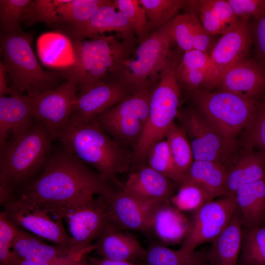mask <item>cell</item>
<instances>
[{
    "mask_svg": "<svg viewBox=\"0 0 265 265\" xmlns=\"http://www.w3.org/2000/svg\"><path fill=\"white\" fill-rule=\"evenodd\" d=\"M118 191L63 148L52 154L42 172L12 201L27 209H39L61 220L94 198V195L109 200Z\"/></svg>",
    "mask_w": 265,
    "mask_h": 265,
    "instance_id": "cell-1",
    "label": "cell"
},
{
    "mask_svg": "<svg viewBox=\"0 0 265 265\" xmlns=\"http://www.w3.org/2000/svg\"><path fill=\"white\" fill-rule=\"evenodd\" d=\"M0 43L2 62L13 91L33 96L56 87L58 75L41 67L31 48L29 34L1 33Z\"/></svg>",
    "mask_w": 265,
    "mask_h": 265,
    "instance_id": "cell-5",
    "label": "cell"
},
{
    "mask_svg": "<svg viewBox=\"0 0 265 265\" xmlns=\"http://www.w3.org/2000/svg\"><path fill=\"white\" fill-rule=\"evenodd\" d=\"M235 16L240 20L248 21L256 18L265 5V0H227Z\"/></svg>",
    "mask_w": 265,
    "mask_h": 265,
    "instance_id": "cell-43",
    "label": "cell"
},
{
    "mask_svg": "<svg viewBox=\"0 0 265 265\" xmlns=\"http://www.w3.org/2000/svg\"><path fill=\"white\" fill-rule=\"evenodd\" d=\"M177 117L189 140L194 160L214 161L229 168L234 162L237 142L224 139L198 111L185 110Z\"/></svg>",
    "mask_w": 265,
    "mask_h": 265,
    "instance_id": "cell-10",
    "label": "cell"
},
{
    "mask_svg": "<svg viewBox=\"0 0 265 265\" xmlns=\"http://www.w3.org/2000/svg\"><path fill=\"white\" fill-rule=\"evenodd\" d=\"M113 3L115 8L127 17L140 42L150 34L145 10L138 0H114Z\"/></svg>",
    "mask_w": 265,
    "mask_h": 265,
    "instance_id": "cell-40",
    "label": "cell"
},
{
    "mask_svg": "<svg viewBox=\"0 0 265 265\" xmlns=\"http://www.w3.org/2000/svg\"><path fill=\"white\" fill-rule=\"evenodd\" d=\"M119 38L118 35H102L72 40L75 61L63 72V76L81 92L105 81L108 74L116 75L132 45Z\"/></svg>",
    "mask_w": 265,
    "mask_h": 265,
    "instance_id": "cell-4",
    "label": "cell"
},
{
    "mask_svg": "<svg viewBox=\"0 0 265 265\" xmlns=\"http://www.w3.org/2000/svg\"><path fill=\"white\" fill-rule=\"evenodd\" d=\"M72 239L70 249L73 256L83 260L93 250L91 242L112 223L108 200L99 195L71 212L65 218Z\"/></svg>",
    "mask_w": 265,
    "mask_h": 265,
    "instance_id": "cell-11",
    "label": "cell"
},
{
    "mask_svg": "<svg viewBox=\"0 0 265 265\" xmlns=\"http://www.w3.org/2000/svg\"><path fill=\"white\" fill-rule=\"evenodd\" d=\"M112 223L122 230L137 231L151 235L149 207L135 198L118 191L108 200Z\"/></svg>",
    "mask_w": 265,
    "mask_h": 265,
    "instance_id": "cell-25",
    "label": "cell"
},
{
    "mask_svg": "<svg viewBox=\"0 0 265 265\" xmlns=\"http://www.w3.org/2000/svg\"><path fill=\"white\" fill-rule=\"evenodd\" d=\"M31 0H0L1 32L11 34L22 31L20 22Z\"/></svg>",
    "mask_w": 265,
    "mask_h": 265,
    "instance_id": "cell-39",
    "label": "cell"
},
{
    "mask_svg": "<svg viewBox=\"0 0 265 265\" xmlns=\"http://www.w3.org/2000/svg\"><path fill=\"white\" fill-rule=\"evenodd\" d=\"M152 90L132 92L95 119L120 143L136 147L148 119Z\"/></svg>",
    "mask_w": 265,
    "mask_h": 265,
    "instance_id": "cell-9",
    "label": "cell"
},
{
    "mask_svg": "<svg viewBox=\"0 0 265 265\" xmlns=\"http://www.w3.org/2000/svg\"><path fill=\"white\" fill-rule=\"evenodd\" d=\"M255 19L254 35L256 47L260 54L265 60V5Z\"/></svg>",
    "mask_w": 265,
    "mask_h": 265,
    "instance_id": "cell-44",
    "label": "cell"
},
{
    "mask_svg": "<svg viewBox=\"0 0 265 265\" xmlns=\"http://www.w3.org/2000/svg\"><path fill=\"white\" fill-rule=\"evenodd\" d=\"M76 86L67 80L41 94L30 96L34 116L54 139L68 125L74 111L78 95Z\"/></svg>",
    "mask_w": 265,
    "mask_h": 265,
    "instance_id": "cell-14",
    "label": "cell"
},
{
    "mask_svg": "<svg viewBox=\"0 0 265 265\" xmlns=\"http://www.w3.org/2000/svg\"><path fill=\"white\" fill-rule=\"evenodd\" d=\"M151 235L163 244L182 242L190 226V220L170 201L152 203L149 208Z\"/></svg>",
    "mask_w": 265,
    "mask_h": 265,
    "instance_id": "cell-22",
    "label": "cell"
},
{
    "mask_svg": "<svg viewBox=\"0 0 265 265\" xmlns=\"http://www.w3.org/2000/svg\"><path fill=\"white\" fill-rule=\"evenodd\" d=\"M19 227L0 212V265H21L23 260L13 247Z\"/></svg>",
    "mask_w": 265,
    "mask_h": 265,
    "instance_id": "cell-41",
    "label": "cell"
},
{
    "mask_svg": "<svg viewBox=\"0 0 265 265\" xmlns=\"http://www.w3.org/2000/svg\"><path fill=\"white\" fill-rule=\"evenodd\" d=\"M179 62L176 55L171 56L160 73L158 84L152 90L147 122L133 152L139 160L145 159L151 147L165 138L179 113L181 96L176 75Z\"/></svg>",
    "mask_w": 265,
    "mask_h": 265,
    "instance_id": "cell-6",
    "label": "cell"
},
{
    "mask_svg": "<svg viewBox=\"0 0 265 265\" xmlns=\"http://www.w3.org/2000/svg\"><path fill=\"white\" fill-rule=\"evenodd\" d=\"M194 101L198 111L224 139L236 142L255 112L259 100H251L220 90H196Z\"/></svg>",
    "mask_w": 265,
    "mask_h": 265,
    "instance_id": "cell-8",
    "label": "cell"
},
{
    "mask_svg": "<svg viewBox=\"0 0 265 265\" xmlns=\"http://www.w3.org/2000/svg\"><path fill=\"white\" fill-rule=\"evenodd\" d=\"M228 171L227 166L218 162L194 160L186 175V180L202 184L215 198L224 195Z\"/></svg>",
    "mask_w": 265,
    "mask_h": 265,
    "instance_id": "cell-32",
    "label": "cell"
},
{
    "mask_svg": "<svg viewBox=\"0 0 265 265\" xmlns=\"http://www.w3.org/2000/svg\"><path fill=\"white\" fill-rule=\"evenodd\" d=\"M238 264L265 265V225L243 229Z\"/></svg>",
    "mask_w": 265,
    "mask_h": 265,
    "instance_id": "cell-35",
    "label": "cell"
},
{
    "mask_svg": "<svg viewBox=\"0 0 265 265\" xmlns=\"http://www.w3.org/2000/svg\"><path fill=\"white\" fill-rule=\"evenodd\" d=\"M113 224L107 226L92 244L93 250L102 258L115 261L141 260L145 258L146 250L132 234L124 232Z\"/></svg>",
    "mask_w": 265,
    "mask_h": 265,
    "instance_id": "cell-24",
    "label": "cell"
},
{
    "mask_svg": "<svg viewBox=\"0 0 265 265\" xmlns=\"http://www.w3.org/2000/svg\"><path fill=\"white\" fill-rule=\"evenodd\" d=\"M131 91L119 81H104L80 92L69 124L79 126L89 122L131 94Z\"/></svg>",
    "mask_w": 265,
    "mask_h": 265,
    "instance_id": "cell-16",
    "label": "cell"
},
{
    "mask_svg": "<svg viewBox=\"0 0 265 265\" xmlns=\"http://www.w3.org/2000/svg\"><path fill=\"white\" fill-rule=\"evenodd\" d=\"M146 159L148 166L174 183L181 185L186 181V176L176 166L165 139L151 147Z\"/></svg>",
    "mask_w": 265,
    "mask_h": 265,
    "instance_id": "cell-33",
    "label": "cell"
},
{
    "mask_svg": "<svg viewBox=\"0 0 265 265\" xmlns=\"http://www.w3.org/2000/svg\"><path fill=\"white\" fill-rule=\"evenodd\" d=\"M199 14L201 24L210 35H224L240 23L227 0H187Z\"/></svg>",
    "mask_w": 265,
    "mask_h": 265,
    "instance_id": "cell-28",
    "label": "cell"
},
{
    "mask_svg": "<svg viewBox=\"0 0 265 265\" xmlns=\"http://www.w3.org/2000/svg\"><path fill=\"white\" fill-rule=\"evenodd\" d=\"M145 10L150 29H156L164 26L183 8L187 0H138Z\"/></svg>",
    "mask_w": 265,
    "mask_h": 265,
    "instance_id": "cell-37",
    "label": "cell"
},
{
    "mask_svg": "<svg viewBox=\"0 0 265 265\" xmlns=\"http://www.w3.org/2000/svg\"><path fill=\"white\" fill-rule=\"evenodd\" d=\"M173 181L148 165L131 172L121 191L145 203L169 200L173 196Z\"/></svg>",
    "mask_w": 265,
    "mask_h": 265,
    "instance_id": "cell-21",
    "label": "cell"
},
{
    "mask_svg": "<svg viewBox=\"0 0 265 265\" xmlns=\"http://www.w3.org/2000/svg\"><path fill=\"white\" fill-rule=\"evenodd\" d=\"M58 26L72 40L91 39L106 32H116L124 42L132 45L135 33L127 17L115 8L113 0H108L100 7L83 24Z\"/></svg>",
    "mask_w": 265,
    "mask_h": 265,
    "instance_id": "cell-17",
    "label": "cell"
},
{
    "mask_svg": "<svg viewBox=\"0 0 265 265\" xmlns=\"http://www.w3.org/2000/svg\"><path fill=\"white\" fill-rule=\"evenodd\" d=\"M146 250L142 261L145 265H209L206 248L186 253L171 249L160 241H153Z\"/></svg>",
    "mask_w": 265,
    "mask_h": 265,
    "instance_id": "cell-30",
    "label": "cell"
},
{
    "mask_svg": "<svg viewBox=\"0 0 265 265\" xmlns=\"http://www.w3.org/2000/svg\"><path fill=\"white\" fill-rule=\"evenodd\" d=\"M247 23L240 21L236 28L223 35L213 48L203 84L206 87L218 86L224 74L246 58L251 43V32Z\"/></svg>",
    "mask_w": 265,
    "mask_h": 265,
    "instance_id": "cell-15",
    "label": "cell"
},
{
    "mask_svg": "<svg viewBox=\"0 0 265 265\" xmlns=\"http://www.w3.org/2000/svg\"><path fill=\"white\" fill-rule=\"evenodd\" d=\"M13 247L23 260L39 265H91L76 258L68 248L49 245L41 238L19 227Z\"/></svg>",
    "mask_w": 265,
    "mask_h": 265,
    "instance_id": "cell-19",
    "label": "cell"
},
{
    "mask_svg": "<svg viewBox=\"0 0 265 265\" xmlns=\"http://www.w3.org/2000/svg\"><path fill=\"white\" fill-rule=\"evenodd\" d=\"M164 139L176 166L186 176L194 161L192 149L186 133L181 126L173 122L167 131Z\"/></svg>",
    "mask_w": 265,
    "mask_h": 265,
    "instance_id": "cell-36",
    "label": "cell"
},
{
    "mask_svg": "<svg viewBox=\"0 0 265 265\" xmlns=\"http://www.w3.org/2000/svg\"><path fill=\"white\" fill-rule=\"evenodd\" d=\"M235 196L212 201L193 212L188 231L179 249L192 252L200 244L212 241L226 227L236 208Z\"/></svg>",
    "mask_w": 265,
    "mask_h": 265,
    "instance_id": "cell-13",
    "label": "cell"
},
{
    "mask_svg": "<svg viewBox=\"0 0 265 265\" xmlns=\"http://www.w3.org/2000/svg\"><path fill=\"white\" fill-rule=\"evenodd\" d=\"M32 98L14 92L0 96V148L12 136L20 133L35 121Z\"/></svg>",
    "mask_w": 265,
    "mask_h": 265,
    "instance_id": "cell-23",
    "label": "cell"
},
{
    "mask_svg": "<svg viewBox=\"0 0 265 265\" xmlns=\"http://www.w3.org/2000/svg\"><path fill=\"white\" fill-rule=\"evenodd\" d=\"M196 17L193 13L179 15L169 22L171 37L185 52L194 49L193 39Z\"/></svg>",
    "mask_w": 265,
    "mask_h": 265,
    "instance_id": "cell-42",
    "label": "cell"
},
{
    "mask_svg": "<svg viewBox=\"0 0 265 265\" xmlns=\"http://www.w3.org/2000/svg\"><path fill=\"white\" fill-rule=\"evenodd\" d=\"M108 0H35L27 6L22 21L28 25L44 22L75 26L87 21Z\"/></svg>",
    "mask_w": 265,
    "mask_h": 265,
    "instance_id": "cell-12",
    "label": "cell"
},
{
    "mask_svg": "<svg viewBox=\"0 0 265 265\" xmlns=\"http://www.w3.org/2000/svg\"><path fill=\"white\" fill-rule=\"evenodd\" d=\"M7 74L2 61L0 63V96L11 94L15 92L7 85Z\"/></svg>",
    "mask_w": 265,
    "mask_h": 265,
    "instance_id": "cell-45",
    "label": "cell"
},
{
    "mask_svg": "<svg viewBox=\"0 0 265 265\" xmlns=\"http://www.w3.org/2000/svg\"><path fill=\"white\" fill-rule=\"evenodd\" d=\"M55 139L39 121L11 137L0 148V203L12 201L16 195L43 171Z\"/></svg>",
    "mask_w": 265,
    "mask_h": 265,
    "instance_id": "cell-2",
    "label": "cell"
},
{
    "mask_svg": "<svg viewBox=\"0 0 265 265\" xmlns=\"http://www.w3.org/2000/svg\"><path fill=\"white\" fill-rule=\"evenodd\" d=\"M215 197L203 185L198 182L186 180L180 185L176 194L170 199L171 204L183 211L194 212L213 201Z\"/></svg>",
    "mask_w": 265,
    "mask_h": 265,
    "instance_id": "cell-34",
    "label": "cell"
},
{
    "mask_svg": "<svg viewBox=\"0 0 265 265\" xmlns=\"http://www.w3.org/2000/svg\"><path fill=\"white\" fill-rule=\"evenodd\" d=\"M235 196L243 228H252L265 223V177L240 186Z\"/></svg>",
    "mask_w": 265,
    "mask_h": 265,
    "instance_id": "cell-29",
    "label": "cell"
},
{
    "mask_svg": "<svg viewBox=\"0 0 265 265\" xmlns=\"http://www.w3.org/2000/svg\"><path fill=\"white\" fill-rule=\"evenodd\" d=\"M89 264L91 265H136L129 261H115L93 257L90 258Z\"/></svg>",
    "mask_w": 265,
    "mask_h": 265,
    "instance_id": "cell-46",
    "label": "cell"
},
{
    "mask_svg": "<svg viewBox=\"0 0 265 265\" xmlns=\"http://www.w3.org/2000/svg\"><path fill=\"white\" fill-rule=\"evenodd\" d=\"M6 217L17 226L26 229L32 234L68 248L72 239L66 232L61 220H53L49 213L39 209H27L15 202L3 206Z\"/></svg>",
    "mask_w": 265,
    "mask_h": 265,
    "instance_id": "cell-18",
    "label": "cell"
},
{
    "mask_svg": "<svg viewBox=\"0 0 265 265\" xmlns=\"http://www.w3.org/2000/svg\"><path fill=\"white\" fill-rule=\"evenodd\" d=\"M265 177V155L256 150L244 149L228 169L224 196H235L240 186Z\"/></svg>",
    "mask_w": 265,
    "mask_h": 265,
    "instance_id": "cell-27",
    "label": "cell"
},
{
    "mask_svg": "<svg viewBox=\"0 0 265 265\" xmlns=\"http://www.w3.org/2000/svg\"><path fill=\"white\" fill-rule=\"evenodd\" d=\"M57 138L64 149L94 168L118 190L122 189L118 175L132 167L134 154L109 137L96 119L79 126L68 124Z\"/></svg>",
    "mask_w": 265,
    "mask_h": 265,
    "instance_id": "cell-3",
    "label": "cell"
},
{
    "mask_svg": "<svg viewBox=\"0 0 265 265\" xmlns=\"http://www.w3.org/2000/svg\"><path fill=\"white\" fill-rule=\"evenodd\" d=\"M210 62V57L206 52L195 49L186 52L177 68L179 83L187 90H197L205 82Z\"/></svg>",
    "mask_w": 265,
    "mask_h": 265,
    "instance_id": "cell-31",
    "label": "cell"
},
{
    "mask_svg": "<svg viewBox=\"0 0 265 265\" xmlns=\"http://www.w3.org/2000/svg\"><path fill=\"white\" fill-rule=\"evenodd\" d=\"M243 227L236 206L230 222L212 241L207 251L209 265H238L240 253Z\"/></svg>",
    "mask_w": 265,
    "mask_h": 265,
    "instance_id": "cell-26",
    "label": "cell"
},
{
    "mask_svg": "<svg viewBox=\"0 0 265 265\" xmlns=\"http://www.w3.org/2000/svg\"><path fill=\"white\" fill-rule=\"evenodd\" d=\"M241 144L244 149L265 155V95L259 100L253 116L242 132Z\"/></svg>",
    "mask_w": 265,
    "mask_h": 265,
    "instance_id": "cell-38",
    "label": "cell"
},
{
    "mask_svg": "<svg viewBox=\"0 0 265 265\" xmlns=\"http://www.w3.org/2000/svg\"><path fill=\"white\" fill-rule=\"evenodd\" d=\"M218 86L242 98L259 100L265 95V71L257 61L245 58L224 74Z\"/></svg>",
    "mask_w": 265,
    "mask_h": 265,
    "instance_id": "cell-20",
    "label": "cell"
},
{
    "mask_svg": "<svg viewBox=\"0 0 265 265\" xmlns=\"http://www.w3.org/2000/svg\"><path fill=\"white\" fill-rule=\"evenodd\" d=\"M169 22L140 42L132 57L125 59L116 74L132 92L148 89L158 80L172 55Z\"/></svg>",
    "mask_w": 265,
    "mask_h": 265,
    "instance_id": "cell-7",
    "label": "cell"
}]
</instances>
